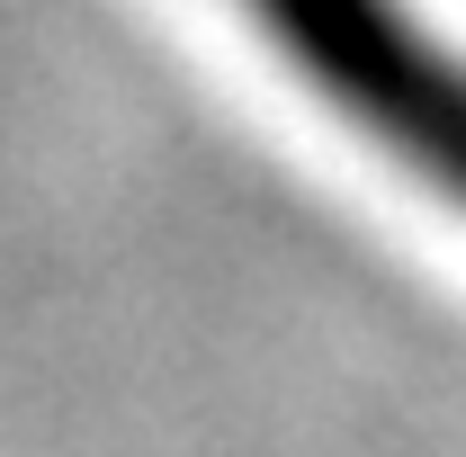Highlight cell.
<instances>
[{"mask_svg":"<svg viewBox=\"0 0 466 457\" xmlns=\"http://www.w3.org/2000/svg\"><path fill=\"white\" fill-rule=\"evenodd\" d=\"M251 36L323 108L359 126L395 171L466 216V55H449L404 0H233Z\"/></svg>","mask_w":466,"mask_h":457,"instance_id":"cell-1","label":"cell"}]
</instances>
